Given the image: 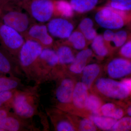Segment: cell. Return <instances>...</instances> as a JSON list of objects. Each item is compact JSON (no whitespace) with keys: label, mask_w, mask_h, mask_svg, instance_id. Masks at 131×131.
<instances>
[{"label":"cell","mask_w":131,"mask_h":131,"mask_svg":"<svg viewBox=\"0 0 131 131\" xmlns=\"http://www.w3.org/2000/svg\"><path fill=\"white\" fill-rule=\"evenodd\" d=\"M37 87V85L24 90H16L12 103L15 114L28 119L37 114L39 102Z\"/></svg>","instance_id":"cell-1"},{"label":"cell","mask_w":131,"mask_h":131,"mask_svg":"<svg viewBox=\"0 0 131 131\" xmlns=\"http://www.w3.org/2000/svg\"><path fill=\"white\" fill-rule=\"evenodd\" d=\"M129 39H131V35H129V39L128 40H129Z\"/></svg>","instance_id":"cell-39"},{"label":"cell","mask_w":131,"mask_h":131,"mask_svg":"<svg viewBox=\"0 0 131 131\" xmlns=\"http://www.w3.org/2000/svg\"><path fill=\"white\" fill-rule=\"evenodd\" d=\"M131 130V117H122L117 120L113 126L112 131H128Z\"/></svg>","instance_id":"cell-31"},{"label":"cell","mask_w":131,"mask_h":131,"mask_svg":"<svg viewBox=\"0 0 131 131\" xmlns=\"http://www.w3.org/2000/svg\"><path fill=\"white\" fill-rule=\"evenodd\" d=\"M72 48L65 43L59 46L55 50L58 56L59 65L64 69H66L74 59L76 55Z\"/></svg>","instance_id":"cell-17"},{"label":"cell","mask_w":131,"mask_h":131,"mask_svg":"<svg viewBox=\"0 0 131 131\" xmlns=\"http://www.w3.org/2000/svg\"><path fill=\"white\" fill-rule=\"evenodd\" d=\"M1 73V72H0V73Z\"/></svg>","instance_id":"cell-42"},{"label":"cell","mask_w":131,"mask_h":131,"mask_svg":"<svg viewBox=\"0 0 131 131\" xmlns=\"http://www.w3.org/2000/svg\"><path fill=\"white\" fill-rule=\"evenodd\" d=\"M25 42L21 34L0 21V42L8 53L17 57Z\"/></svg>","instance_id":"cell-7"},{"label":"cell","mask_w":131,"mask_h":131,"mask_svg":"<svg viewBox=\"0 0 131 131\" xmlns=\"http://www.w3.org/2000/svg\"><path fill=\"white\" fill-rule=\"evenodd\" d=\"M94 27L93 20L88 17L83 19L78 26V30L84 35L88 43H91L98 35Z\"/></svg>","instance_id":"cell-19"},{"label":"cell","mask_w":131,"mask_h":131,"mask_svg":"<svg viewBox=\"0 0 131 131\" xmlns=\"http://www.w3.org/2000/svg\"><path fill=\"white\" fill-rule=\"evenodd\" d=\"M89 118L97 128L105 131H112V129L117 120L102 115L91 114Z\"/></svg>","instance_id":"cell-25"},{"label":"cell","mask_w":131,"mask_h":131,"mask_svg":"<svg viewBox=\"0 0 131 131\" xmlns=\"http://www.w3.org/2000/svg\"><path fill=\"white\" fill-rule=\"evenodd\" d=\"M0 18H1V10H0Z\"/></svg>","instance_id":"cell-41"},{"label":"cell","mask_w":131,"mask_h":131,"mask_svg":"<svg viewBox=\"0 0 131 131\" xmlns=\"http://www.w3.org/2000/svg\"><path fill=\"white\" fill-rule=\"evenodd\" d=\"M91 49L86 48L76 54L73 62L66 68L70 74L80 75L93 56Z\"/></svg>","instance_id":"cell-15"},{"label":"cell","mask_w":131,"mask_h":131,"mask_svg":"<svg viewBox=\"0 0 131 131\" xmlns=\"http://www.w3.org/2000/svg\"><path fill=\"white\" fill-rule=\"evenodd\" d=\"M55 12L62 17L70 18L74 15V10L69 2L66 0H54Z\"/></svg>","instance_id":"cell-26"},{"label":"cell","mask_w":131,"mask_h":131,"mask_svg":"<svg viewBox=\"0 0 131 131\" xmlns=\"http://www.w3.org/2000/svg\"><path fill=\"white\" fill-rule=\"evenodd\" d=\"M3 2H9L15 3L17 5H20L22 7L29 0H3Z\"/></svg>","instance_id":"cell-36"},{"label":"cell","mask_w":131,"mask_h":131,"mask_svg":"<svg viewBox=\"0 0 131 131\" xmlns=\"http://www.w3.org/2000/svg\"><path fill=\"white\" fill-rule=\"evenodd\" d=\"M119 54L122 57L131 60V39L128 40L120 48Z\"/></svg>","instance_id":"cell-33"},{"label":"cell","mask_w":131,"mask_h":131,"mask_svg":"<svg viewBox=\"0 0 131 131\" xmlns=\"http://www.w3.org/2000/svg\"><path fill=\"white\" fill-rule=\"evenodd\" d=\"M55 130L57 131H77L76 128L68 117L67 113L57 107L46 109Z\"/></svg>","instance_id":"cell-12"},{"label":"cell","mask_w":131,"mask_h":131,"mask_svg":"<svg viewBox=\"0 0 131 131\" xmlns=\"http://www.w3.org/2000/svg\"><path fill=\"white\" fill-rule=\"evenodd\" d=\"M94 83L96 91L107 98L122 100L130 95L129 90L124 84L112 78H100Z\"/></svg>","instance_id":"cell-6"},{"label":"cell","mask_w":131,"mask_h":131,"mask_svg":"<svg viewBox=\"0 0 131 131\" xmlns=\"http://www.w3.org/2000/svg\"><path fill=\"white\" fill-rule=\"evenodd\" d=\"M58 82L55 91V95L58 102L57 107L59 108L70 104L76 82L71 75L63 70L59 72L54 79Z\"/></svg>","instance_id":"cell-5"},{"label":"cell","mask_w":131,"mask_h":131,"mask_svg":"<svg viewBox=\"0 0 131 131\" xmlns=\"http://www.w3.org/2000/svg\"><path fill=\"white\" fill-rule=\"evenodd\" d=\"M17 89L0 93V108L6 103H13L15 92Z\"/></svg>","instance_id":"cell-32"},{"label":"cell","mask_w":131,"mask_h":131,"mask_svg":"<svg viewBox=\"0 0 131 131\" xmlns=\"http://www.w3.org/2000/svg\"><path fill=\"white\" fill-rule=\"evenodd\" d=\"M43 49L38 42L27 39L20 50L17 61L20 69L29 80L35 81L38 59Z\"/></svg>","instance_id":"cell-2"},{"label":"cell","mask_w":131,"mask_h":131,"mask_svg":"<svg viewBox=\"0 0 131 131\" xmlns=\"http://www.w3.org/2000/svg\"><path fill=\"white\" fill-rule=\"evenodd\" d=\"M47 27L52 37L61 39H67L74 31L73 24L64 18H57L49 20Z\"/></svg>","instance_id":"cell-11"},{"label":"cell","mask_w":131,"mask_h":131,"mask_svg":"<svg viewBox=\"0 0 131 131\" xmlns=\"http://www.w3.org/2000/svg\"><path fill=\"white\" fill-rule=\"evenodd\" d=\"M129 35L126 30H121L115 32L113 39L108 45L111 52L120 49L129 39Z\"/></svg>","instance_id":"cell-28"},{"label":"cell","mask_w":131,"mask_h":131,"mask_svg":"<svg viewBox=\"0 0 131 131\" xmlns=\"http://www.w3.org/2000/svg\"><path fill=\"white\" fill-rule=\"evenodd\" d=\"M88 89L81 81L76 83L71 103L59 109L65 112L74 114L77 112L86 110L89 95Z\"/></svg>","instance_id":"cell-9"},{"label":"cell","mask_w":131,"mask_h":131,"mask_svg":"<svg viewBox=\"0 0 131 131\" xmlns=\"http://www.w3.org/2000/svg\"><path fill=\"white\" fill-rule=\"evenodd\" d=\"M94 19L102 28L119 30L131 22V12H124L105 5L96 10Z\"/></svg>","instance_id":"cell-4"},{"label":"cell","mask_w":131,"mask_h":131,"mask_svg":"<svg viewBox=\"0 0 131 131\" xmlns=\"http://www.w3.org/2000/svg\"><path fill=\"white\" fill-rule=\"evenodd\" d=\"M70 119L77 130L94 131L97 130V127L89 118H82L78 119L76 115L67 113Z\"/></svg>","instance_id":"cell-21"},{"label":"cell","mask_w":131,"mask_h":131,"mask_svg":"<svg viewBox=\"0 0 131 131\" xmlns=\"http://www.w3.org/2000/svg\"><path fill=\"white\" fill-rule=\"evenodd\" d=\"M121 82L127 88L131 95V78H124Z\"/></svg>","instance_id":"cell-35"},{"label":"cell","mask_w":131,"mask_h":131,"mask_svg":"<svg viewBox=\"0 0 131 131\" xmlns=\"http://www.w3.org/2000/svg\"><path fill=\"white\" fill-rule=\"evenodd\" d=\"M28 119H25L18 116L9 115L3 121L0 131H21L35 130L34 127L28 122Z\"/></svg>","instance_id":"cell-14"},{"label":"cell","mask_w":131,"mask_h":131,"mask_svg":"<svg viewBox=\"0 0 131 131\" xmlns=\"http://www.w3.org/2000/svg\"><path fill=\"white\" fill-rule=\"evenodd\" d=\"M114 34L115 32L113 30L110 29H106L103 32L102 35L103 39L108 45L112 41L114 37Z\"/></svg>","instance_id":"cell-34"},{"label":"cell","mask_w":131,"mask_h":131,"mask_svg":"<svg viewBox=\"0 0 131 131\" xmlns=\"http://www.w3.org/2000/svg\"><path fill=\"white\" fill-rule=\"evenodd\" d=\"M21 84L20 80L16 77H0V93L17 89Z\"/></svg>","instance_id":"cell-29"},{"label":"cell","mask_w":131,"mask_h":131,"mask_svg":"<svg viewBox=\"0 0 131 131\" xmlns=\"http://www.w3.org/2000/svg\"><path fill=\"white\" fill-rule=\"evenodd\" d=\"M21 7L11 2L3 3L0 6V21L25 35L31 26L30 20L28 15L22 12Z\"/></svg>","instance_id":"cell-3"},{"label":"cell","mask_w":131,"mask_h":131,"mask_svg":"<svg viewBox=\"0 0 131 131\" xmlns=\"http://www.w3.org/2000/svg\"><path fill=\"white\" fill-rule=\"evenodd\" d=\"M2 1V0H0V5H1V3Z\"/></svg>","instance_id":"cell-40"},{"label":"cell","mask_w":131,"mask_h":131,"mask_svg":"<svg viewBox=\"0 0 131 131\" xmlns=\"http://www.w3.org/2000/svg\"><path fill=\"white\" fill-rule=\"evenodd\" d=\"M101 70V65L95 63L88 64L83 69L81 73V82L89 90L91 89Z\"/></svg>","instance_id":"cell-16"},{"label":"cell","mask_w":131,"mask_h":131,"mask_svg":"<svg viewBox=\"0 0 131 131\" xmlns=\"http://www.w3.org/2000/svg\"><path fill=\"white\" fill-rule=\"evenodd\" d=\"M17 65L19 64H16L12 58L6 52L0 49V72L1 73L12 74L15 71L18 70Z\"/></svg>","instance_id":"cell-24"},{"label":"cell","mask_w":131,"mask_h":131,"mask_svg":"<svg viewBox=\"0 0 131 131\" xmlns=\"http://www.w3.org/2000/svg\"><path fill=\"white\" fill-rule=\"evenodd\" d=\"M105 5L124 12H131V0H108Z\"/></svg>","instance_id":"cell-30"},{"label":"cell","mask_w":131,"mask_h":131,"mask_svg":"<svg viewBox=\"0 0 131 131\" xmlns=\"http://www.w3.org/2000/svg\"><path fill=\"white\" fill-rule=\"evenodd\" d=\"M100 0H70L69 2L74 12L83 14L94 9Z\"/></svg>","instance_id":"cell-20"},{"label":"cell","mask_w":131,"mask_h":131,"mask_svg":"<svg viewBox=\"0 0 131 131\" xmlns=\"http://www.w3.org/2000/svg\"><path fill=\"white\" fill-rule=\"evenodd\" d=\"M8 115V113L6 110L5 109H0V129L3 121Z\"/></svg>","instance_id":"cell-37"},{"label":"cell","mask_w":131,"mask_h":131,"mask_svg":"<svg viewBox=\"0 0 131 131\" xmlns=\"http://www.w3.org/2000/svg\"><path fill=\"white\" fill-rule=\"evenodd\" d=\"M103 104L102 100L98 95L94 94H90L87 101L86 110L92 114L101 115V108Z\"/></svg>","instance_id":"cell-27"},{"label":"cell","mask_w":131,"mask_h":131,"mask_svg":"<svg viewBox=\"0 0 131 131\" xmlns=\"http://www.w3.org/2000/svg\"><path fill=\"white\" fill-rule=\"evenodd\" d=\"M65 43L75 50L80 51L86 48L88 43L83 34L78 29L73 31L67 39Z\"/></svg>","instance_id":"cell-22"},{"label":"cell","mask_w":131,"mask_h":131,"mask_svg":"<svg viewBox=\"0 0 131 131\" xmlns=\"http://www.w3.org/2000/svg\"><path fill=\"white\" fill-rule=\"evenodd\" d=\"M126 112L128 115L131 117V104L129 105L127 107Z\"/></svg>","instance_id":"cell-38"},{"label":"cell","mask_w":131,"mask_h":131,"mask_svg":"<svg viewBox=\"0 0 131 131\" xmlns=\"http://www.w3.org/2000/svg\"><path fill=\"white\" fill-rule=\"evenodd\" d=\"M106 70L112 79L126 77L131 74V60L122 57L113 58L107 64Z\"/></svg>","instance_id":"cell-10"},{"label":"cell","mask_w":131,"mask_h":131,"mask_svg":"<svg viewBox=\"0 0 131 131\" xmlns=\"http://www.w3.org/2000/svg\"><path fill=\"white\" fill-rule=\"evenodd\" d=\"M91 43V50L98 58L101 59L105 58L112 52L103 39L102 35H97Z\"/></svg>","instance_id":"cell-18"},{"label":"cell","mask_w":131,"mask_h":131,"mask_svg":"<svg viewBox=\"0 0 131 131\" xmlns=\"http://www.w3.org/2000/svg\"><path fill=\"white\" fill-rule=\"evenodd\" d=\"M28 39L37 41L43 48H50L53 45L54 40L49 33L47 26L35 24L30 27L26 33Z\"/></svg>","instance_id":"cell-13"},{"label":"cell","mask_w":131,"mask_h":131,"mask_svg":"<svg viewBox=\"0 0 131 131\" xmlns=\"http://www.w3.org/2000/svg\"><path fill=\"white\" fill-rule=\"evenodd\" d=\"M101 115L118 120L124 117V110L114 103L108 102L103 104L101 108Z\"/></svg>","instance_id":"cell-23"},{"label":"cell","mask_w":131,"mask_h":131,"mask_svg":"<svg viewBox=\"0 0 131 131\" xmlns=\"http://www.w3.org/2000/svg\"><path fill=\"white\" fill-rule=\"evenodd\" d=\"M54 0H29L22 7L29 12L35 20L45 23L51 19L55 13Z\"/></svg>","instance_id":"cell-8"}]
</instances>
